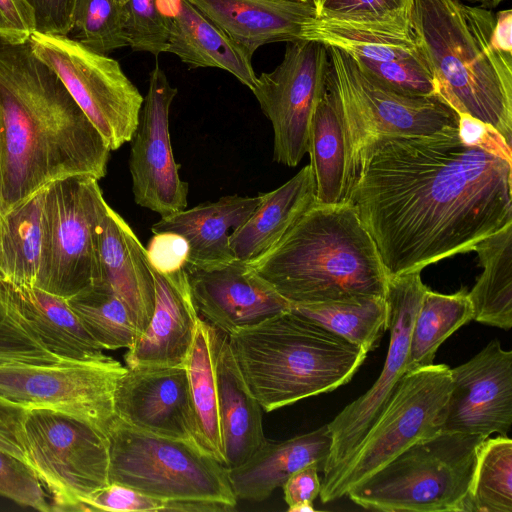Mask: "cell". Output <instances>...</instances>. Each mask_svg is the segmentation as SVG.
Returning a JSON list of instances; mask_svg holds the SVG:
<instances>
[{"mask_svg": "<svg viewBox=\"0 0 512 512\" xmlns=\"http://www.w3.org/2000/svg\"><path fill=\"white\" fill-rule=\"evenodd\" d=\"M467 1L480 3L482 5V7L488 8V7H495V6L499 5L504 0H467Z\"/></svg>", "mask_w": 512, "mask_h": 512, "instance_id": "cell-52", "label": "cell"}, {"mask_svg": "<svg viewBox=\"0 0 512 512\" xmlns=\"http://www.w3.org/2000/svg\"><path fill=\"white\" fill-rule=\"evenodd\" d=\"M34 10L36 31L67 35L74 29L78 0H26Z\"/></svg>", "mask_w": 512, "mask_h": 512, "instance_id": "cell-47", "label": "cell"}, {"mask_svg": "<svg viewBox=\"0 0 512 512\" xmlns=\"http://www.w3.org/2000/svg\"><path fill=\"white\" fill-rule=\"evenodd\" d=\"M252 55L274 42L303 40L305 24L317 17L311 0H188Z\"/></svg>", "mask_w": 512, "mask_h": 512, "instance_id": "cell-23", "label": "cell"}, {"mask_svg": "<svg viewBox=\"0 0 512 512\" xmlns=\"http://www.w3.org/2000/svg\"><path fill=\"white\" fill-rule=\"evenodd\" d=\"M185 270L198 313L225 334L290 309V303L247 262L187 264Z\"/></svg>", "mask_w": 512, "mask_h": 512, "instance_id": "cell-19", "label": "cell"}, {"mask_svg": "<svg viewBox=\"0 0 512 512\" xmlns=\"http://www.w3.org/2000/svg\"><path fill=\"white\" fill-rule=\"evenodd\" d=\"M159 0H126L129 47L154 56L167 52L170 35L169 16L162 13Z\"/></svg>", "mask_w": 512, "mask_h": 512, "instance_id": "cell-40", "label": "cell"}, {"mask_svg": "<svg viewBox=\"0 0 512 512\" xmlns=\"http://www.w3.org/2000/svg\"><path fill=\"white\" fill-rule=\"evenodd\" d=\"M98 254V282L108 285L124 302L139 337L154 310L153 274L145 247L109 205L99 227Z\"/></svg>", "mask_w": 512, "mask_h": 512, "instance_id": "cell-22", "label": "cell"}, {"mask_svg": "<svg viewBox=\"0 0 512 512\" xmlns=\"http://www.w3.org/2000/svg\"><path fill=\"white\" fill-rule=\"evenodd\" d=\"M23 437L28 465L51 495V511H84L83 502L109 484L108 437L89 423L28 409Z\"/></svg>", "mask_w": 512, "mask_h": 512, "instance_id": "cell-11", "label": "cell"}, {"mask_svg": "<svg viewBox=\"0 0 512 512\" xmlns=\"http://www.w3.org/2000/svg\"><path fill=\"white\" fill-rule=\"evenodd\" d=\"M469 512H512V440L486 438L480 445L468 497Z\"/></svg>", "mask_w": 512, "mask_h": 512, "instance_id": "cell-37", "label": "cell"}, {"mask_svg": "<svg viewBox=\"0 0 512 512\" xmlns=\"http://www.w3.org/2000/svg\"><path fill=\"white\" fill-rule=\"evenodd\" d=\"M315 202V181L309 164L283 185L261 193V201L252 214L230 234L235 259L248 262L265 253Z\"/></svg>", "mask_w": 512, "mask_h": 512, "instance_id": "cell-28", "label": "cell"}, {"mask_svg": "<svg viewBox=\"0 0 512 512\" xmlns=\"http://www.w3.org/2000/svg\"><path fill=\"white\" fill-rule=\"evenodd\" d=\"M426 289L420 272L389 277L385 294L390 331L386 359L374 384L327 424L331 447L323 464L321 486L330 482L354 455L407 372L412 327Z\"/></svg>", "mask_w": 512, "mask_h": 512, "instance_id": "cell-14", "label": "cell"}, {"mask_svg": "<svg viewBox=\"0 0 512 512\" xmlns=\"http://www.w3.org/2000/svg\"><path fill=\"white\" fill-rule=\"evenodd\" d=\"M356 65L384 86L408 96L436 95L433 77L423 59L358 62Z\"/></svg>", "mask_w": 512, "mask_h": 512, "instance_id": "cell-41", "label": "cell"}, {"mask_svg": "<svg viewBox=\"0 0 512 512\" xmlns=\"http://www.w3.org/2000/svg\"><path fill=\"white\" fill-rule=\"evenodd\" d=\"M2 220H3V205H2V187H1V175H0V279L2 277V267H1V230H2Z\"/></svg>", "mask_w": 512, "mask_h": 512, "instance_id": "cell-51", "label": "cell"}, {"mask_svg": "<svg viewBox=\"0 0 512 512\" xmlns=\"http://www.w3.org/2000/svg\"><path fill=\"white\" fill-rule=\"evenodd\" d=\"M216 380L225 467L231 470L246 462L267 439L262 407L244 381L223 332L216 354Z\"/></svg>", "mask_w": 512, "mask_h": 512, "instance_id": "cell-27", "label": "cell"}, {"mask_svg": "<svg viewBox=\"0 0 512 512\" xmlns=\"http://www.w3.org/2000/svg\"><path fill=\"white\" fill-rule=\"evenodd\" d=\"M331 447L327 424L290 439H268L237 468L227 470L237 499L263 501L300 468L318 463L323 467Z\"/></svg>", "mask_w": 512, "mask_h": 512, "instance_id": "cell-26", "label": "cell"}, {"mask_svg": "<svg viewBox=\"0 0 512 512\" xmlns=\"http://www.w3.org/2000/svg\"><path fill=\"white\" fill-rule=\"evenodd\" d=\"M327 85L341 116L347 153V193L358 155L371 140L383 136L428 135L459 127V115L438 96L400 94L364 73L354 60L327 46Z\"/></svg>", "mask_w": 512, "mask_h": 512, "instance_id": "cell-8", "label": "cell"}, {"mask_svg": "<svg viewBox=\"0 0 512 512\" xmlns=\"http://www.w3.org/2000/svg\"><path fill=\"white\" fill-rule=\"evenodd\" d=\"M1 38L10 43H25L36 31L35 13L26 0H0Z\"/></svg>", "mask_w": 512, "mask_h": 512, "instance_id": "cell-46", "label": "cell"}, {"mask_svg": "<svg viewBox=\"0 0 512 512\" xmlns=\"http://www.w3.org/2000/svg\"><path fill=\"white\" fill-rule=\"evenodd\" d=\"M0 496L38 511H51L43 485L33 469L0 450Z\"/></svg>", "mask_w": 512, "mask_h": 512, "instance_id": "cell-42", "label": "cell"}, {"mask_svg": "<svg viewBox=\"0 0 512 512\" xmlns=\"http://www.w3.org/2000/svg\"><path fill=\"white\" fill-rule=\"evenodd\" d=\"M474 251L483 271L468 292L473 320L509 330L512 327V223L481 240Z\"/></svg>", "mask_w": 512, "mask_h": 512, "instance_id": "cell-31", "label": "cell"}, {"mask_svg": "<svg viewBox=\"0 0 512 512\" xmlns=\"http://www.w3.org/2000/svg\"><path fill=\"white\" fill-rule=\"evenodd\" d=\"M307 153L315 181L316 202L346 201L345 133L335 96L328 85L312 115Z\"/></svg>", "mask_w": 512, "mask_h": 512, "instance_id": "cell-30", "label": "cell"}, {"mask_svg": "<svg viewBox=\"0 0 512 512\" xmlns=\"http://www.w3.org/2000/svg\"><path fill=\"white\" fill-rule=\"evenodd\" d=\"M451 390V370L445 364L407 371L360 447L334 478L321 486V501L346 496L409 446L442 432Z\"/></svg>", "mask_w": 512, "mask_h": 512, "instance_id": "cell-9", "label": "cell"}, {"mask_svg": "<svg viewBox=\"0 0 512 512\" xmlns=\"http://www.w3.org/2000/svg\"><path fill=\"white\" fill-rule=\"evenodd\" d=\"M330 69L326 45L310 40L288 42L271 72L257 76L251 90L273 128V160L297 166L308 150L310 122L323 96Z\"/></svg>", "mask_w": 512, "mask_h": 512, "instance_id": "cell-15", "label": "cell"}, {"mask_svg": "<svg viewBox=\"0 0 512 512\" xmlns=\"http://www.w3.org/2000/svg\"><path fill=\"white\" fill-rule=\"evenodd\" d=\"M317 18L410 34L412 0H311Z\"/></svg>", "mask_w": 512, "mask_h": 512, "instance_id": "cell-38", "label": "cell"}, {"mask_svg": "<svg viewBox=\"0 0 512 512\" xmlns=\"http://www.w3.org/2000/svg\"><path fill=\"white\" fill-rule=\"evenodd\" d=\"M84 329L102 348H129L138 334L129 311L105 283H93L66 299Z\"/></svg>", "mask_w": 512, "mask_h": 512, "instance_id": "cell-36", "label": "cell"}, {"mask_svg": "<svg viewBox=\"0 0 512 512\" xmlns=\"http://www.w3.org/2000/svg\"><path fill=\"white\" fill-rule=\"evenodd\" d=\"M27 409L0 398V450L27 462L23 421Z\"/></svg>", "mask_w": 512, "mask_h": 512, "instance_id": "cell-48", "label": "cell"}, {"mask_svg": "<svg viewBox=\"0 0 512 512\" xmlns=\"http://www.w3.org/2000/svg\"><path fill=\"white\" fill-rule=\"evenodd\" d=\"M28 42L33 53L59 77L111 151L131 141L144 97L117 60L67 35L34 31Z\"/></svg>", "mask_w": 512, "mask_h": 512, "instance_id": "cell-12", "label": "cell"}, {"mask_svg": "<svg viewBox=\"0 0 512 512\" xmlns=\"http://www.w3.org/2000/svg\"><path fill=\"white\" fill-rule=\"evenodd\" d=\"M319 467L318 463L308 464L290 475L283 483L281 487L288 510L301 504H313L319 496L321 490Z\"/></svg>", "mask_w": 512, "mask_h": 512, "instance_id": "cell-49", "label": "cell"}, {"mask_svg": "<svg viewBox=\"0 0 512 512\" xmlns=\"http://www.w3.org/2000/svg\"><path fill=\"white\" fill-rule=\"evenodd\" d=\"M346 201L389 277L421 272L512 223V145L468 142L459 127L375 138L358 155Z\"/></svg>", "mask_w": 512, "mask_h": 512, "instance_id": "cell-1", "label": "cell"}, {"mask_svg": "<svg viewBox=\"0 0 512 512\" xmlns=\"http://www.w3.org/2000/svg\"><path fill=\"white\" fill-rule=\"evenodd\" d=\"M302 38L338 48L358 62L423 59L411 34L380 31L336 20L310 19L304 26Z\"/></svg>", "mask_w": 512, "mask_h": 512, "instance_id": "cell-33", "label": "cell"}, {"mask_svg": "<svg viewBox=\"0 0 512 512\" xmlns=\"http://www.w3.org/2000/svg\"><path fill=\"white\" fill-rule=\"evenodd\" d=\"M0 37H1V28H0Z\"/></svg>", "mask_w": 512, "mask_h": 512, "instance_id": "cell-55", "label": "cell"}, {"mask_svg": "<svg viewBox=\"0 0 512 512\" xmlns=\"http://www.w3.org/2000/svg\"><path fill=\"white\" fill-rule=\"evenodd\" d=\"M290 311L340 336L367 353L388 330L386 297L369 296L315 304H290Z\"/></svg>", "mask_w": 512, "mask_h": 512, "instance_id": "cell-34", "label": "cell"}, {"mask_svg": "<svg viewBox=\"0 0 512 512\" xmlns=\"http://www.w3.org/2000/svg\"><path fill=\"white\" fill-rule=\"evenodd\" d=\"M473 317L466 288L453 294L427 288L412 327L407 371L433 364L440 345Z\"/></svg>", "mask_w": 512, "mask_h": 512, "instance_id": "cell-35", "label": "cell"}, {"mask_svg": "<svg viewBox=\"0 0 512 512\" xmlns=\"http://www.w3.org/2000/svg\"><path fill=\"white\" fill-rule=\"evenodd\" d=\"M118 1L121 2V3H125L126 0H118Z\"/></svg>", "mask_w": 512, "mask_h": 512, "instance_id": "cell-54", "label": "cell"}, {"mask_svg": "<svg viewBox=\"0 0 512 512\" xmlns=\"http://www.w3.org/2000/svg\"><path fill=\"white\" fill-rule=\"evenodd\" d=\"M126 369L109 356L88 362L0 363V398L27 410L75 416L107 435L116 419L114 391Z\"/></svg>", "mask_w": 512, "mask_h": 512, "instance_id": "cell-13", "label": "cell"}, {"mask_svg": "<svg viewBox=\"0 0 512 512\" xmlns=\"http://www.w3.org/2000/svg\"><path fill=\"white\" fill-rule=\"evenodd\" d=\"M74 29L78 41L99 54L129 46L126 11L118 0H78Z\"/></svg>", "mask_w": 512, "mask_h": 512, "instance_id": "cell-39", "label": "cell"}, {"mask_svg": "<svg viewBox=\"0 0 512 512\" xmlns=\"http://www.w3.org/2000/svg\"><path fill=\"white\" fill-rule=\"evenodd\" d=\"M110 148L29 42L0 37V175L3 215L49 183L100 180Z\"/></svg>", "mask_w": 512, "mask_h": 512, "instance_id": "cell-2", "label": "cell"}, {"mask_svg": "<svg viewBox=\"0 0 512 512\" xmlns=\"http://www.w3.org/2000/svg\"><path fill=\"white\" fill-rule=\"evenodd\" d=\"M173 500H164L124 484L110 482L84 502V511L156 512L171 511Z\"/></svg>", "mask_w": 512, "mask_h": 512, "instance_id": "cell-43", "label": "cell"}, {"mask_svg": "<svg viewBox=\"0 0 512 512\" xmlns=\"http://www.w3.org/2000/svg\"><path fill=\"white\" fill-rule=\"evenodd\" d=\"M145 249L150 267L160 274L180 271L189 262V243L175 232L153 233Z\"/></svg>", "mask_w": 512, "mask_h": 512, "instance_id": "cell-45", "label": "cell"}, {"mask_svg": "<svg viewBox=\"0 0 512 512\" xmlns=\"http://www.w3.org/2000/svg\"><path fill=\"white\" fill-rule=\"evenodd\" d=\"M495 14L462 0H412L410 34L436 86L458 115L512 142V57L493 42Z\"/></svg>", "mask_w": 512, "mask_h": 512, "instance_id": "cell-4", "label": "cell"}, {"mask_svg": "<svg viewBox=\"0 0 512 512\" xmlns=\"http://www.w3.org/2000/svg\"><path fill=\"white\" fill-rule=\"evenodd\" d=\"M164 70L156 65L149 75L148 90L137 128L131 139L129 171L134 201L161 217L186 209L189 185L179 175L173 155L169 113L177 95Z\"/></svg>", "mask_w": 512, "mask_h": 512, "instance_id": "cell-16", "label": "cell"}, {"mask_svg": "<svg viewBox=\"0 0 512 512\" xmlns=\"http://www.w3.org/2000/svg\"><path fill=\"white\" fill-rule=\"evenodd\" d=\"M302 1H305V0H302Z\"/></svg>", "mask_w": 512, "mask_h": 512, "instance_id": "cell-56", "label": "cell"}, {"mask_svg": "<svg viewBox=\"0 0 512 512\" xmlns=\"http://www.w3.org/2000/svg\"><path fill=\"white\" fill-rule=\"evenodd\" d=\"M66 362L41 347L11 321L0 320V363L49 364Z\"/></svg>", "mask_w": 512, "mask_h": 512, "instance_id": "cell-44", "label": "cell"}, {"mask_svg": "<svg viewBox=\"0 0 512 512\" xmlns=\"http://www.w3.org/2000/svg\"><path fill=\"white\" fill-rule=\"evenodd\" d=\"M450 370L452 390L443 431L486 438L507 435L512 424V351L493 339Z\"/></svg>", "mask_w": 512, "mask_h": 512, "instance_id": "cell-17", "label": "cell"}, {"mask_svg": "<svg viewBox=\"0 0 512 512\" xmlns=\"http://www.w3.org/2000/svg\"><path fill=\"white\" fill-rule=\"evenodd\" d=\"M222 334L199 316L185 366L201 447L225 466L218 414L216 354Z\"/></svg>", "mask_w": 512, "mask_h": 512, "instance_id": "cell-29", "label": "cell"}, {"mask_svg": "<svg viewBox=\"0 0 512 512\" xmlns=\"http://www.w3.org/2000/svg\"><path fill=\"white\" fill-rule=\"evenodd\" d=\"M170 21L167 52L175 54L190 69L219 68L231 73L250 90L257 75L252 54L233 41L188 0H175Z\"/></svg>", "mask_w": 512, "mask_h": 512, "instance_id": "cell-25", "label": "cell"}, {"mask_svg": "<svg viewBox=\"0 0 512 512\" xmlns=\"http://www.w3.org/2000/svg\"><path fill=\"white\" fill-rule=\"evenodd\" d=\"M495 16L494 45L501 53L512 57V10H501Z\"/></svg>", "mask_w": 512, "mask_h": 512, "instance_id": "cell-50", "label": "cell"}, {"mask_svg": "<svg viewBox=\"0 0 512 512\" xmlns=\"http://www.w3.org/2000/svg\"><path fill=\"white\" fill-rule=\"evenodd\" d=\"M151 270L154 310L145 331L125 354L126 367L185 365L199 318L186 270L170 274Z\"/></svg>", "mask_w": 512, "mask_h": 512, "instance_id": "cell-21", "label": "cell"}, {"mask_svg": "<svg viewBox=\"0 0 512 512\" xmlns=\"http://www.w3.org/2000/svg\"><path fill=\"white\" fill-rule=\"evenodd\" d=\"M0 312L63 361L88 362L108 357L84 329L66 299L40 287L0 279Z\"/></svg>", "mask_w": 512, "mask_h": 512, "instance_id": "cell-20", "label": "cell"}, {"mask_svg": "<svg viewBox=\"0 0 512 512\" xmlns=\"http://www.w3.org/2000/svg\"><path fill=\"white\" fill-rule=\"evenodd\" d=\"M227 335L244 381L266 412L345 385L368 354L290 309Z\"/></svg>", "mask_w": 512, "mask_h": 512, "instance_id": "cell-5", "label": "cell"}, {"mask_svg": "<svg viewBox=\"0 0 512 512\" xmlns=\"http://www.w3.org/2000/svg\"><path fill=\"white\" fill-rule=\"evenodd\" d=\"M481 435L442 431L420 440L346 494L382 512L468 511Z\"/></svg>", "mask_w": 512, "mask_h": 512, "instance_id": "cell-6", "label": "cell"}, {"mask_svg": "<svg viewBox=\"0 0 512 512\" xmlns=\"http://www.w3.org/2000/svg\"><path fill=\"white\" fill-rule=\"evenodd\" d=\"M261 201L257 196L225 195L167 216L151 227L152 233L175 232L189 243L188 264L207 266L235 259L229 244L233 230L242 225Z\"/></svg>", "mask_w": 512, "mask_h": 512, "instance_id": "cell-24", "label": "cell"}, {"mask_svg": "<svg viewBox=\"0 0 512 512\" xmlns=\"http://www.w3.org/2000/svg\"><path fill=\"white\" fill-rule=\"evenodd\" d=\"M45 187L3 215L1 279L36 286L43 257Z\"/></svg>", "mask_w": 512, "mask_h": 512, "instance_id": "cell-32", "label": "cell"}, {"mask_svg": "<svg viewBox=\"0 0 512 512\" xmlns=\"http://www.w3.org/2000/svg\"><path fill=\"white\" fill-rule=\"evenodd\" d=\"M113 406L118 419L138 430L201 447L185 365L127 367Z\"/></svg>", "mask_w": 512, "mask_h": 512, "instance_id": "cell-18", "label": "cell"}, {"mask_svg": "<svg viewBox=\"0 0 512 512\" xmlns=\"http://www.w3.org/2000/svg\"><path fill=\"white\" fill-rule=\"evenodd\" d=\"M247 263L290 304L384 297L389 279L348 201L315 202L273 247Z\"/></svg>", "mask_w": 512, "mask_h": 512, "instance_id": "cell-3", "label": "cell"}, {"mask_svg": "<svg viewBox=\"0 0 512 512\" xmlns=\"http://www.w3.org/2000/svg\"><path fill=\"white\" fill-rule=\"evenodd\" d=\"M4 319V316L2 315V313L0 312V320Z\"/></svg>", "mask_w": 512, "mask_h": 512, "instance_id": "cell-53", "label": "cell"}, {"mask_svg": "<svg viewBox=\"0 0 512 512\" xmlns=\"http://www.w3.org/2000/svg\"><path fill=\"white\" fill-rule=\"evenodd\" d=\"M109 483L176 501H208L235 508L228 471L195 443L153 435L116 417L107 433Z\"/></svg>", "mask_w": 512, "mask_h": 512, "instance_id": "cell-7", "label": "cell"}, {"mask_svg": "<svg viewBox=\"0 0 512 512\" xmlns=\"http://www.w3.org/2000/svg\"><path fill=\"white\" fill-rule=\"evenodd\" d=\"M107 206L98 180L91 176H69L45 187L37 287L67 299L98 282V235Z\"/></svg>", "mask_w": 512, "mask_h": 512, "instance_id": "cell-10", "label": "cell"}]
</instances>
